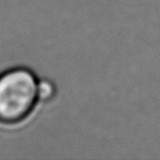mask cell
Returning a JSON list of instances; mask_svg holds the SVG:
<instances>
[{"mask_svg": "<svg viewBox=\"0 0 160 160\" xmlns=\"http://www.w3.org/2000/svg\"><path fill=\"white\" fill-rule=\"evenodd\" d=\"M38 102V79L32 70L19 67L0 74V124L22 123Z\"/></svg>", "mask_w": 160, "mask_h": 160, "instance_id": "6da1fadb", "label": "cell"}, {"mask_svg": "<svg viewBox=\"0 0 160 160\" xmlns=\"http://www.w3.org/2000/svg\"><path fill=\"white\" fill-rule=\"evenodd\" d=\"M56 95V88L52 82L43 79L38 80V98L39 101L49 102Z\"/></svg>", "mask_w": 160, "mask_h": 160, "instance_id": "7a4b0ae2", "label": "cell"}]
</instances>
